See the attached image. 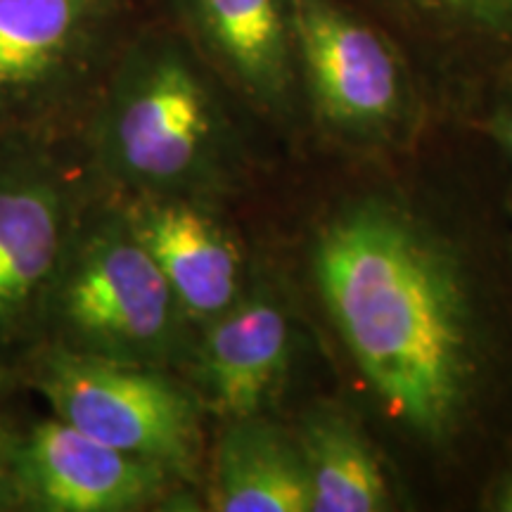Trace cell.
<instances>
[{
    "instance_id": "cell-8",
    "label": "cell",
    "mask_w": 512,
    "mask_h": 512,
    "mask_svg": "<svg viewBox=\"0 0 512 512\" xmlns=\"http://www.w3.org/2000/svg\"><path fill=\"white\" fill-rule=\"evenodd\" d=\"M19 512H138L159 508L183 482L150 460L88 437L53 413L0 425Z\"/></svg>"
},
{
    "instance_id": "cell-1",
    "label": "cell",
    "mask_w": 512,
    "mask_h": 512,
    "mask_svg": "<svg viewBox=\"0 0 512 512\" xmlns=\"http://www.w3.org/2000/svg\"><path fill=\"white\" fill-rule=\"evenodd\" d=\"M313 266L332 323L389 418L430 444L456 437L489 354L453 247L399 204L370 197L320 228Z\"/></svg>"
},
{
    "instance_id": "cell-3",
    "label": "cell",
    "mask_w": 512,
    "mask_h": 512,
    "mask_svg": "<svg viewBox=\"0 0 512 512\" xmlns=\"http://www.w3.org/2000/svg\"><path fill=\"white\" fill-rule=\"evenodd\" d=\"M195 335L197 328L117 200L93 197L50 292L41 344L181 370Z\"/></svg>"
},
{
    "instance_id": "cell-15",
    "label": "cell",
    "mask_w": 512,
    "mask_h": 512,
    "mask_svg": "<svg viewBox=\"0 0 512 512\" xmlns=\"http://www.w3.org/2000/svg\"><path fill=\"white\" fill-rule=\"evenodd\" d=\"M484 131L494 138V143L501 147L503 155L512 164V88L496 102V107L486 117Z\"/></svg>"
},
{
    "instance_id": "cell-11",
    "label": "cell",
    "mask_w": 512,
    "mask_h": 512,
    "mask_svg": "<svg viewBox=\"0 0 512 512\" xmlns=\"http://www.w3.org/2000/svg\"><path fill=\"white\" fill-rule=\"evenodd\" d=\"M112 197L195 328L238 302L245 292V261L211 202Z\"/></svg>"
},
{
    "instance_id": "cell-5",
    "label": "cell",
    "mask_w": 512,
    "mask_h": 512,
    "mask_svg": "<svg viewBox=\"0 0 512 512\" xmlns=\"http://www.w3.org/2000/svg\"><path fill=\"white\" fill-rule=\"evenodd\" d=\"M91 200L62 133L0 128V361L10 368L43 342L50 292Z\"/></svg>"
},
{
    "instance_id": "cell-7",
    "label": "cell",
    "mask_w": 512,
    "mask_h": 512,
    "mask_svg": "<svg viewBox=\"0 0 512 512\" xmlns=\"http://www.w3.org/2000/svg\"><path fill=\"white\" fill-rule=\"evenodd\" d=\"M294 57L313 110L347 138H394L411 121L406 60L384 31L339 0H287Z\"/></svg>"
},
{
    "instance_id": "cell-16",
    "label": "cell",
    "mask_w": 512,
    "mask_h": 512,
    "mask_svg": "<svg viewBox=\"0 0 512 512\" xmlns=\"http://www.w3.org/2000/svg\"><path fill=\"white\" fill-rule=\"evenodd\" d=\"M489 508L498 512H512V456L501 475H498L494 489H491Z\"/></svg>"
},
{
    "instance_id": "cell-6",
    "label": "cell",
    "mask_w": 512,
    "mask_h": 512,
    "mask_svg": "<svg viewBox=\"0 0 512 512\" xmlns=\"http://www.w3.org/2000/svg\"><path fill=\"white\" fill-rule=\"evenodd\" d=\"M126 0H0V128L62 133L119 50Z\"/></svg>"
},
{
    "instance_id": "cell-14",
    "label": "cell",
    "mask_w": 512,
    "mask_h": 512,
    "mask_svg": "<svg viewBox=\"0 0 512 512\" xmlns=\"http://www.w3.org/2000/svg\"><path fill=\"white\" fill-rule=\"evenodd\" d=\"M439 31L512 48V0H389Z\"/></svg>"
},
{
    "instance_id": "cell-9",
    "label": "cell",
    "mask_w": 512,
    "mask_h": 512,
    "mask_svg": "<svg viewBox=\"0 0 512 512\" xmlns=\"http://www.w3.org/2000/svg\"><path fill=\"white\" fill-rule=\"evenodd\" d=\"M178 31L216 79L256 110L285 117L299 88L287 0H169Z\"/></svg>"
},
{
    "instance_id": "cell-4",
    "label": "cell",
    "mask_w": 512,
    "mask_h": 512,
    "mask_svg": "<svg viewBox=\"0 0 512 512\" xmlns=\"http://www.w3.org/2000/svg\"><path fill=\"white\" fill-rule=\"evenodd\" d=\"M17 373L55 418L88 437L150 460L183 484L200 477L204 406L176 370L38 344Z\"/></svg>"
},
{
    "instance_id": "cell-13",
    "label": "cell",
    "mask_w": 512,
    "mask_h": 512,
    "mask_svg": "<svg viewBox=\"0 0 512 512\" xmlns=\"http://www.w3.org/2000/svg\"><path fill=\"white\" fill-rule=\"evenodd\" d=\"M299 456L311 512H380L392 508V484L366 432L347 408L323 401L299 420Z\"/></svg>"
},
{
    "instance_id": "cell-2",
    "label": "cell",
    "mask_w": 512,
    "mask_h": 512,
    "mask_svg": "<svg viewBox=\"0 0 512 512\" xmlns=\"http://www.w3.org/2000/svg\"><path fill=\"white\" fill-rule=\"evenodd\" d=\"M214 81L178 29L131 38L83 121L93 176L119 197L221 195L233 178V131Z\"/></svg>"
},
{
    "instance_id": "cell-12",
    "label": "cell",
    "mask_w": 512,
    "mask_h": 512,
    "mask_svg": "<svg viewBox=\"0 0 512 512\" xmlns=\"http://www.w3.org/2000/svg\"><path fill=\"white\" fill-rule=\"evenodd\" d=\"M209 508L219 512H311L294 437L261 413L228 418L214 451Z\"/></svg>"
},
{
    "instance_id": "cell-18",
    "label": "cell",
    "mask_w": 512,
    "mask_h": 512,
    "mask_svg": "<svg viewBox=\"0 0 512 512\" xmlns=\"http://www.w3.org/2000/svg\"><path fill=\"white\" fill-rule=\"evenodd\" d=\"M19 384V373L15 368H10L8 363L0 361V406H3L5 399L12 394V389H17Z\"/></svg>"
},
{
    "instance_id": "cell-10",
    "label": "cell",
    "mask_w": 512,
    "mask_h": 512,
    "mask_svg": "<svg viewBox=\"0 0 512 512\" xmlns=\"http://www.w3.org/2000/svg\"><path fill=\"white\" fill-rule=\"evenodd\" d=\"M292 351V328L271 292H242L192 339L181 373L204 411L223 420L256 415L278 394Z\"/></svg>"
},
{
    "instance_id": "cell-17",
    "label": "cell",
    "mask_w": 512,
    "mask_h": 512,
    "mask_svg": "<svg viewBox=\"0 0 512 512\" xmlns=\"http://www.w3.org/2000/svg\"><path fill=\"white\" fill-rule=\"evenodd\" d=\"M17 496L12 489V479L8 472V463H5L3 446H0V512H17Z\"/></svg>"
}]
</instances>
